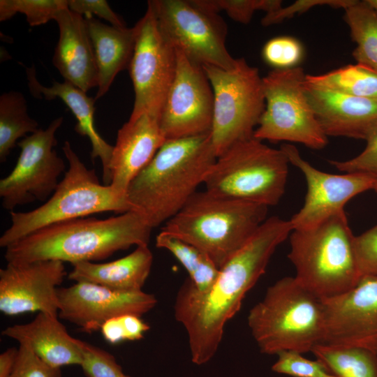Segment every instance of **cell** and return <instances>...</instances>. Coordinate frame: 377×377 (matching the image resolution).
Wrapping results in <instances>:
<instances>
[{
  "mask_svg": "<svg viewBox=\"0 0 377 377\" xmlns=\"http://www.w3.org/2000/svg\"><path fill=\"white\" fill-rule=\"evenodd\" d=\"M292 231L290 220L269 217L219 269L208 290L197 291L188 278L182 283L176 295L174 315L186 330L193 364H205L215 355L226 323L239 311L275 250Z\"/></svg>",
  "mask_w": 377,
  "mask_h": 377,
  "instance_id": "6da1fadb",
  "label": "cell"
},
{
  "mask_svg": "<svg viewBox=\"0 0 377 377\" xmlns=\"http://www.w3.org/2000/svg\"><path fill=\"white\" fill-rule=\"evenodd\" d=\"M152 228L134 211L105 219L80 218L43 228L6 248L10 263L54 260L72 265L149 245Z\"/></svg>",
  "mask_w": 377,
  "mask_h": 377,
  "instance_id": "7a4b0ae2",
  "label": "cell"
},
{
  "mask_svg": "<svg viewBox=\"0 0 377 377\" xmlns=\"http://www.w3.org/2000/svg\"><path fill=\"white\" fill-rule=\"evenodd\" d=\"M210 133L167 140L129 184L132 210L152 229L174 216L214 163Z\"/></svg>",
  "mask_w": 377,
  "mask_h": 377,
  "instance_id": "3957f363",
  "label": "cell"
},
{
  "mask_svg": "<svg viewBox=\"0 0 377 377\" xmlns=\"http://www.w3.org/2000/svg\"><path fill=\"white\" fill-rule=\"evenodd\" d=\"M268 207L196 191L161 231L207 254L220 269L267 219Z\"/></svg>",
  "mask_w": 377,
  "mask_h": 377,
  "instance_id": "277c9868",
  "label": "cell"
},
{
  "mask_svg": "<svg viewBox=\"0 0 377 377\" xmlns=\"http://www.w3.org/2000/svg\"><path fill=\"white\" fill-rule=\"evenodd\" d=\"M247 324L263 353L311 352L323 339V302L295 276H286L250 309Z\"/></svg>",
  "mask_w": 377,
  "mask_h": 377,
  "instance_id": "5b68a950",
  "label": "cell"
},
{
  "mask_svg": "<svg viewBox=\"0 0 377 377\" xmlns=\"http://www.w3.org/2000/svg\"><path fill=\"white\" fill-rule=\"evenodd\" d=\"M355 237L345 211L313 228L293 230L288 257L295 267V279L321 300L353 288L363 276Z\"/></svg>",
  "mask_w": 377,
  "mask_h": 377,
  "instance_id": "8992f818",
  "label": "cell"
},
{
  "mask_svg": "<svg viewBox=\"0 0 377 377\" xmlns=\"http://www.w3.org/2000/svg\"><path fill=\"white\" fill-rule=\"evenodd\" d=\"M63 152L68 163L55 191L40 207L29 212H10L11 224L0 237L6 248L50 225L101 212L123 214L132 210L127 195L101 184L95 170L89 169L66 141Z\"/></svg>",
  "mask_w": 377,
  "mask_h": 377,
  "instance_id": "52a82bcc",
  "label": "cell"
},
{
  "mask_svg": "<svg viewBox=\"0 0 377 377\" xmlns=\"http://www.w3.org/2000/svg\"><path fill=\"white\" fill-rule=\"evenodd\" d=\"M289 164L281 148L270 147L252 137L218 156L203 184L214 195L269 207L276 205L284 195Z\"/></svg>",
  "mask_w": 377,
  "mask_h": 377,
  "instance_id": "ba28073f",
  "label": "cell"
},
{
  "mask_svg": "<svg viewBox=\"0 0 377 377\" xmlns=\"http://www.w3.org/2000/svg\"><path fill=\"white\" fill-rule=\"evenodd\" d=\"M202 68L214 93L212 144L216 157L237 142L251 138L265 108L263 77L245 59L223 69Z\"/></svg>",
  "mask_w": 377,
  "mask_h": 377,
  "instance_id": "9c48e42d",
  "label": "cell"
},
{
  "mask_svg": "<svg viewBox=\"0 0 377 377\" xmlns=\"http://www.w3.org/2000/svg\"><path fill=\"white\" fill-rule=\"evenodd\" d=\"M301 66L273 69L263 77L265 108L253 137L260 141L302 144L322 149L327 136L318 122L304 91Z\"/></svg>",
  "mask_w": 377,
  "mask_h": 377,
  "instance_id": "30bf717a",
  "label": "cell"
},
{
  "mask_svg": "<svg viewBox=\"0 0 377 377\" xmlns=\"http://www.w3.org/2000/svg\"><path fill=\"white\" fill-rule=\"evenodd\" d=\"M165 39L189 59L201 65L233 68L237 59L228 52L223 19L196 6L192 0H150Z\"/></svg>",
  "mask_w": 377,
  "mask_h": 377,
  "instance_id": "8fae6325",
  "label": "cell"
},
{
  "mask_svg": "<svg viewBox=\"0 0 377 377\" xmlns=\"http://www.w3.org/2000/svg\"><path fill=\"white\" fill-rule=\"evenodd\" d=\"M63 121L62 117H58L45 129L40 128L17 142L20 154L17 163L0 180L1 205L9 212L18 206L45 201L55 191L59 177L66 172L65 163L54 149L56 133Z\"/></svg>",
  "mask_w": 377,
  "mask_h": 377,
  "instance_id": "7c38bea8",
  "label": "cell"
},
{
  "mask_svg": "<svg viewBox=\"0 0 377 377\" xmlns=\"http://www.w3.org/2000/svg\"><path fill=\"white\" fill-rule=\"evenodd\" d=\"M135 43L128 66L135 101L129 119L148 113L159 119L177 68L175 49L161 33L147 3L144 16L135 24Z\"/></svg>",
  "mask_w": 377,
  "mask_h": 377,
  "instance_id": "4fadbf2b",
  "label": "cell"
},
{
  "mask_svg": "<svg viewBox=\"0 0 377 377\" xmlns=\"http://www.w3.org/2000/svg\"><path fill=\"white\" fill-rule=\"evenodd\" d=\"M175 50V76L159 117L166 140L210 133L213 120L214 93L202 66Z\"/></svg>",
  "mask_w": 377,
  "mask_h": 377,
  "instance_id": "5bb4252c",
  "label": "cell"
},
{
  "mask_svg": "<svg viewBox=\"0 0 377 377\" xmlns=\"http://www.w3.org/2000/svg\"><path fill=\"white\" fill-rule=\"evenodd\" d=\"M280 148L289 163L302 172L306 184L304 204L290 219L293 230L313 228L344 212L349 200L372 189L377 179L373 175L360 172L327 173L303 158L293 145L284 143Z\"/></svg>",
  "mask_w": 377,
  "mask_h": 377,
  "instance_id": "9a60e30c",
  "label": "cell"
},
{
  "mask_svg": "<svg viewBox=\"0 0 377 377\" xmlns=\"http://www.w3.org/2000/svg\"><path fill=\"white\" fill-rule=\"evenodd\" d=\"M58 317L91 334L112 318L131 314L142 317L158 300L143 290L122 291L98 284L78 281L58 288Z\"/></svg>",
  "mask_w": 377,
  "mask_h": 377,
  "instance_id": "2e32d148",
  "label": "cell"
},
{
  "mask_svg": "<svg viewBox=\"0 0 377 377\" xmlns=\"http://www.w3.org/2000/svg\"><path fill=\"white\" fill-rule=\"evenodd\" d=\"M322 302L323 343L362 347L377 354V276H363L350 290Z\"/></svg>",
  "mask_w": 377,
  "mask_h": 377,
  "instance_id": "e0dca14e",
  "label": "cell"
},
{
  "mask_svg": "<svg viewBox=\"0 0 377 377\" xmlns=\"http://www.w3.org/2000/svg\"><path fill=\"white\" fill-rule=\"evenodd\" d=\"M66 271L59 260L8 263L0 269V311L6 316L42 312L58 316V286Z\"/></svg>",
  "mask_w": 377,
  "mask_h": 377,
  "instance_id": "ac0fdd59",
  "label": "cell"
},
{
  "mask_svg": "<svg viewBox=\"0 0 377 377\" xmlns=\"http://www.w3.org/2000/svg\"><path fill=\"white\" fill-rule=\"evenodd\" d=\"M304 91L325 134L366 140L377 128V100L318 87L305 82Z\"/></svg>",
  "mask_w": 377,
  "mask_h": 377,
  "instance_id": "d6986e66",
  "label": "cell"
},
{
  "mask_svg": "<svg viewBox=\"0 0 377 377\" xmlns=\"http://www.w3.org/2000/svg\"><path fill=\"white\" fill-rule=\"evenodd\" d=\"M166 141L159 119L143 113L129 119L118 131L109 166L110 186L126 194L132 180Z\"/></svg>",
  "mask_w": 377,
  "mask_h": 377,
  "instance_id": "ffe728a7",
  "label": "cell"
},
{
  "mask_svg": "<svg viewBox=\"0 0 377 377\" xmlns=\"http://www.w3.org/2000/svg\"><path fill=\"white\" fill-rule=\"evenodd\" d=\"M54 20L59 36L52 64L65 81L87 93L97 87L98 71L85 19L66 8Z\"/></svg>",
  "mask_w": 377,
  "mask_h": 377,
  "instance_id": "44dd1931",
  "label": "cell"
},
{
  "mask_svg": "<svg viewBox=\"0 0 377 377\" xmlns=\"http://www.w3.org/2000/svg\"><path fill=\"white\" fill-rule=\"evenodd\" d=\"M1 334L29 346L51 367L80 366L82 363L77 339L68 333L58 316L40 312L29 323L7 327Z\"/></svg>",
  "mask_w": 377,
  "mask_h": 377,
  "instance_id": "7402d4cb",
  "label": "cell"
},
{
  "mask_svg": "<svg viewBox=\"0 0 377 377\" xmlns=\"http://www.w3.org/2000/svg\"><path fill=\"white\" fill-rule=\"evenodd\" d=\"M26 71L30 93L35 98L46 100L58 98L71 110L77 120L75 132L89 139L91 145V157L92 160L100 158L103 184L110 185L109 166L113 146L108 143L95 128L94 98L88 96L86 92L65 80L63 82L54 81L50 87L41 84L36 78L34 66L27 68Z\"/></svg>",
  "mask_w": 377,
  "mask_h": 377,
  "instance_id": "603a6c76",
  "label": "cell"
},
{
  "mask_svg": "<svg viewBox=\"0 0 377 377\" xmlns=\"http://www.w3.org/2000/svg\"><path fill=\"white\" fill-rule=\"evenodd\" d=\"M98 71L97 101L109 90L117 75L128 68L135 43V28H117L93 16L84 17Z\"/></svg>",
  "mask_w": 377,
  "mask_h": 377,
  "instance_id": "cb8c5ba5",
  "label": "cell"
},
{
  "mask_svg": "<svg viewBox=\"0 0 377 377\" xmlns=\"http://www.w3.org/2000/svg\"><path fill=\"white\" fill-rule=\"evenodd\" d=\"M153 263L149 245L138 246L127 256L108 263L80 262L73 265L68 279L98 284L122 291L142 290Z\"/></svg>",
  "mask_w": 377,
  "mask_h": 377,
  "instance_id": "d4e9b609",
  "label": "cell"
},
{
  "mask_svg": "<svg viewBox=\"0 0 377 377\" xmlns=\"http://www.w3.org/2000/svg\"><path fill=\"white\" fill-rule=\"evenodd\" d=\"M311 353L335 377H377V354L367 348L321 343Z\"/></svg>",
  "mask_w": 377,
  "mask_h": 377,
  "instance_id": "484cf974",
  "label": "cell"
},
{
  "mask_svg": "<svg viewBox=\"0 0 377 377\" xmlns=\"http://www.w3.org/2000/svg\"><path fill=\"white\" fill-rule=\"evenodd\" d=\"M343 10V19L356 45L353 57L357 64L377 71V12L367 0H353Z\"/></svg>",
  "mask_w": 377,
  "mask_h": 377,
  "instance_id": "4316f807",
  "label": "cell"
},
{
  "mask_svg": "<svg viewBox=\"0 0 377 377\" xmlns=\"http://www.w3.org/2000/svg\"><path fill=\"white\" fill-rule=\"evenodd\" d=\"M40 128L27 112V100L19 91L3 93L0 97V161L4 162L17 140Z\"/></svg>",
  "mask_w": 377,
  "mask_h": 377,
  "instance_id": "83f0119b",
  "label": "cell"
},
{
  "mask_svg": "<svg viewBox=\"0 0 377 377\" xmlns=\"http://www.w3.org/2000/svg\"><path fill=\"white\" fill-rule=\"evenodd\" d=\"M156 246L168 251L181 263L197 291L205 293L212 287L219 269L207 254L161 231L156 237Z\"/></svg>",
  "mask_w": 377,
  "mask_h": 377,
  "instance_id": "f1b7e54d",
  "label": "cell"
},
{
  "mask_svg": "<svg viewBox=\"0 0 377 377\" xmlns=\"http://www.w3.org/2000/svg\"><path fill=\"white\" fill-rule=\"evenodd\" d=\"M305 82L339 93L377 100V71L357 63L321 75H306Z\"/></svg>",
  "mask_w": 377,
  "mask_h": 377,
  "instance_id": "f546056e",
  "label": "cell"
},
{
  "mask_svg": "<svg viewBox=\"0 0 377 377\" xmlns=\"http://www.w3.org/2000/svg\"><path fill=\"white\" fill-rule=\"evenodd\" d=\"M68 8V0H1L0 21L10 19L16 13L25 15L31 27L44 24Z\"/></svg>",
  "mask_w": 377,
  "mask_h": 377,
  "instance_id": "4dcf8cb0",
  "label": "cell"
},
{
  "mask_svg": "<svg viewBox=\"0 0 377 377\" xmlns=\"http://www.w3.org/2000/svg\"><path fill=\"white\" fill-rule=\"evenodd\" d=\"M198 7L206 10L219 13L225 11L233 20L248 24L257 10L266 13L282 7L281 0H192Z\"/></svg>",
  "mask_w": 377,
  "mask_h": 377,
  "instance_id": "1f68e13d",
  "label": "cell"
},
{
  "mask_svg": "<svg viewBox=\"0 0 377 377\" xmlns=\"http://www.w3.org/2000/svg\"><path fill=\"white\" fill-rule=\"evenodd\" d=\"M304 47L297 38L290 36H276L264 45L262 57L273 69H287L298 66L304 57Z\"/></svg>",
  "mask_w": 377,
  "mask_h": 377,
  "instance_id": "d6a6232c",
  "label": "cell"
},
{
  "mask_svg": "<svg viewBox=\"0 0 377 377\" xmlns=\"http://www.w3.org/2000/svg\"><path fill=\"white\" fill-rule=\"evenodd\" d=\"M82 361L80 367L87 377H131L124 373L114 356L99 347L77 339Z\"/></svg>",
  "mask_w": 377,
  "mask_h": 377,
  "instance_id": "836d02e7",
  "label": "cell"
},
{
  "mask_svg": "<svg viewBox=\"0 0 377 377\" xmlns=\"http://www.w3.org/2000/svg\"><path fill=\"white\" fill-rule=\"evenodd\" d=\"M149 325L142 317L126 314L109 319L101 327L103 339L111 344L125 341H138L149 330Z\"/></svg>",
  "mask_w": 377,
  "mask_h": 377,
  "instance_id": "e575fe53",
  "label": "cell"
},
{
  "mask_svg": "<svg viewBox=\"0 0 377 377\" xmlns=\"http://www.w3.org/2000/svg\"><path fill=\"white\" fill-rule=\"evenodd\" d=\"M276 355L278 359L272 367L276 373L293 377H335L318 360H308L300 353L285 350Z\"/></svg>",
  "mask_w": 377,
  "mask_h": 377,
  "instance_id": "d590c367",
  "label": "cell"
},
{
  "mask_svg": "<svg viewBox=\"0 0 377 377\" xmlns=\"http://www.w3.org/2000/svg\"><path fill=\"white\" fill-rule=\"evenodd\" d=\"M9 377H61L60 368L51 367L29 346L19 344L16 362Z\"/></svg>",
  "mask_w": 377,
  "mask_h": 377,
  "instance_id": "8d00e7d4",
  "label": "cell"
},
{
  "mask_svg": "<svg viewBox=\"0 0 377 377\" xmlns=\"http://www.w3.org/2000/svg\"><path fill=\"white\" fill-rule=\"evenodd\" d=\"M364 150L356 156L344 161L330 160L332 165L343 172H360L377 177V128L365 140Z\"/></svg>",
  "mask_w": 377,
  "mask_h": 377,
  "instance_id": "74e56055",
  "label": "cell"
},
{
  "mask_svg": "<svg viewBox=\"0 0 377 377\" xmlns=\"http://www.w3.org/2000/svg\"><path fill=\"white\" fill-rule=\"evenodd\" d=\"M355 250L362 276H377V224L355 237Z\"/></svg>",
  "mask_w": 377,
  "mask_h": 377,
  "instance_id": "f35d334b",
  "label": "cell"
},
{
  "mask_svg": "<svg viewBox=\"0 0 377 377\" xmlns=\"http://www.w3.org/2000/svg\"><path fill=\"white\" fill-rule=\"evenodd\" d=\"M352 2L353 0H298L288 6L281 7L275 11L266 13L262 18L261 24L265 27L276 24L293 17L297 13H304L318 6L345 9Z\"/></svg>",
  "mask_w": 377,
  "mask_h": 377,
  "instance_id": "ab89813d",
  "label": "cell"
},
{
  "mask_svg": "<svg viewBox=\"0 0 377 377\" xmlns=\"http://www.w3.org/2000/svg\"><path fill=\"white\" fill-rule=\"evenodd\" d=\"M68 9L85 16L97 15L117 28L127 27L124 21L114 13L105 0H68Z\"/></svg>",
  "mask_w": 377,
  "mask_h": 377,
  "instance_id": "60d3db41",
  "label": "cell"
},
{
  "mask_svg": "<svg viewBox=\"0 0 377 377\" xmlns=\"http://www.w3.org/2000/svg\"><path fill=\"white\" fill-rule=\"evenodd\" d=\"M18 348H9L0 355V377H9L11 374L17 355Z\"/></svg>",
  "mask_w": 377,
  "mask_h": 377,
  "instance_id": "b9f144b4",
  "label": "cell"
},
{
  "mask_svg": "<svg viewBox=\"0 0 377 377\" xmlns=\"http://www.w3.org/2000/svg\"><path fill=\"white\" fill-rule=\"evenodd\" d=\"M369 4L374 8L377 12V0H367Z\"/></svg>",
  "mask_w": 377,
  "mask_h": 377,
  "instance_id": "7bdbcfd3",
  "label": "cell"
},
{
  "mask_svg": "<svg viewBox=\"0 0 377 377\" xmlns=\"http://www.w3.org/2000/svg\"><path fill=\"white\" fill-rule=\"evenodd\" d=\"M377 193V179L376 180L374 187L372 188Z\"/></svg>",
  "mask_w": 377,
  "mask_h": 377,
  "instance_id": "ee69618b",
  "label": "cell"
}]
</instances>
